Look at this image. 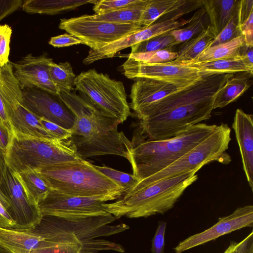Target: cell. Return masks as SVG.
I'll list each match as a JSON object with an SVG mask.
<instances>
[{
  "label": "cell",
  "instance_id": "1",
  "mask_svg": "<svg viewBox=\"0 0 253 253\" xmlns=\"http://www.w3.org/2000/svg\"><path fill=\"white\" fill-rule=\"evenodd\" d=\"M233 74L204 75L196 82L160 99L137 116L136 131L143 138L164 140L209 119L219 90Z\"/></svg>",
  "mask_w": 253,
  "mask_h": 253
},
{
  "label": "cell",
  "instance_id": "2",
  "mask_svg": "<svg viewBox=\"0 0 253 253\" xmlns=\"http://www.w3.org/2000/svg\"><path fill=\"white\" fill-rule=\"evenodd\" d=\"M58 97L74 116L75 123L68 141L80 157L84 160L114 155L127 159L117 121L103 115L75 92H59Z\"/></svg>",
  "mask_w": 253,
  "mask_h": 253
},
{
  "label": "cell",
  "instance_id": "3",
  "mask_svg": "<svg viewBox=\"0 0 253 253\" xmlns=\"http://www.w3.org/2000/svg\"><path fill=\"white\" fill-rule=\"evenodd\" d=\"M217 127L216 125L199 123L164 140H148L135 131L130 141L122 132L133 175L141 180L159 172L202 142Z\"/></svg>",
  "mask_w": 253,
  "mask_h": 253
},
{
  "label": "cell",
  "instance_id": "4",
  "mask_svg": "<svg viewBox=\"0 0 253 253\" xmlns=\"http://www.w3.org/2000/svg\"><path fill=\"white\" fill-rule=\"evenodd\" d=\"M192 170L149 184L138 183L114 202L103 203L105 211L119 219L148 217L172 209L184 191L198 179Z\"/></svg>",
  "mask_w": 253,
  "mask_h": 253
},
{
  "label": "cell",
  "instance_id": "5",
  "mask_svg": "<svg viewBox=\"0 0 253 253\" xmlns=\"http://www.w3.org/2000/svg\"><path fill=\"white\" fill-rule=\"evenodd\" d=\"M51 189L64 194L117 200L124 189L85 160L61 163L38 170Z\"/></svg>",
  "mask_w": 253,
  "mask_h": 253
},
{
  "label": "cell",
  "instance_id": "6",
  "mask_svg": "<svg viewBox=\"0 0 253 253\" xmlns=\"http://www.w3.org/2000/svg\"><path fill=\"white\" fill-rule=\"evenodd\" d=\"M4 159L7 167L16 173L84 160L68 141L33 137L16 132L11 136Z\"/></svg>",
  "mask_w": 253,
  "mask_h": 253
},
{
  "label": "cell",
  "instance_id": "7",
  "mask_svg": "<svg viewBox=\"0 0 253 253\" xmlns=\"http://www.w3.org/2000/svg\"><path fill=\"white\" fill-rule=\"evenodd\" d=\"M74 84L79 95L104 116L121 124L130 115L122 82L90 69L76 76Z\"/></svg>",
  "mask_w": 253,
  "mask_h": 253
},
{
  "label": "cell",
  "instance_id": "8",
  "mask_svg": "<svg viewBox=\"0 0 253 253\" xmlns=\"http://www.w3.org/2000/svg\"><path fill=\"white\" fill-rule=\"evenodd\" d=\"M230 134L231 129L228 125L221 124L207 137L170 165L139 183H154L192 170H199L214 161L228 164L231 158L226 151L231 139Z\"/></svg>",
  "mask_w": 253,
  "mask_h": 253
},
{
  "label": "cell",
  "instance_id": "9",
  "mask_svg": "<svg viewBox=\"0 0 253 253\" xmlns=\"http://www.w3.org/2000/svg\"><path fill=\"white\" fill-rule=\"evenodd\" d=\"M139 23L119 24L93 18L84 15L61 19L60 29L80 40L91 49L97 50L115 41L145 28Z\"/></svg>",
  "mask_w": 253,
  "mask_h": 253
},
{
  "label": "cell",
  "instance_id": "10",
  "mask_svg": "<svg viewBox=\"0 0 253 253\" xmlns=\"http://www.w3.org/2000/svg\"><path fill=\"white\" fill-rule=\"evenodd\" d=\"M106 202L101 198L71 196L50 189L38 207L42 216L88 217L109 214L103 206Z\"/></svg>",
  "mask_w": 253,
  "mask_h": 253
},
{
  "label": "cell",
  "instance_id": "11",
  "mask_svg": "<svg viewBox=\"0 0 253 253\" xmlns=\"http://www.w3.org/2000/svg\"><path fill=\"white\" fill-rule=\"evenodd\" d=\"M124 74L128 79L147 78L169 82L185 87L203 76L195 67L172 62L147 64L127 58L122 65Z\"/></svg>",
  "mask_w": 253,
  "mask_h": 253
},
{
  "label": "cell",
  "instance_id": "12",
  "mask_svg": "<svg viewBox=\"0 0 253 253\" xmlns=\"http://www.w3.org/2000/svg\"><path fill=\"white\" fill-rule=\"evenodd\" d=\"M0 189L10 202L7 211L15 222L14 229L27 230L39 223L42 216L38 205L29 199L16 174L6 165L2 170Z\"/></svg>",
  "mask_w": 253,
  "mask_h": 253
},
{
  "label": "cell",
  "instance_id": "13",
  "mask_svg": "<svg viewBox=\"0 0 253 253\" xmlns=\"http://www.w3.org/2000/svg\"><path fill=\"white\" fill-rule=\"evenodd\" d=\"M253 226V206L239 207L231 214L219 218L211 227L181 241L173 250L175 253H182L234 231Z\"/></svg>",
  "mask_w": 253,
  "mask_h": 253
},
{
  "label": "cell",
  "instance_id": "14",
  "mask_svg": "<svg viewBox=\"0 0 253 253\" xmlns=\"http://www.w3.org/2000/svg\"><path fill=\"white\" fill-rule=\"evenodd\" d=\"M22 91L24 105L34 114L66 129L73 127L74 116L58 96L36 87Z\"/></svg>",
  "mask_w": 253,
  "mask_h": 253
},
{
  "label": "cell",
  "instance_id": "15",
  "mask_svg": "<svg viewBox=\"0 0 253 253\" xmlns=\"http://www.w3.org/2000/svg\"><path fill=\"white\" fill-rule=\"evenodd\" d=\"M52 62L51 58L45 55L34 56L29 54L18 61L10 62L22 90L36 87L58 96L59 91L52 81L49 73V66Z\"/></svg>",
  "mask_w": 253,
  "mask_h": 253
},
{
  "label": "cell",
  "instance_id": "16",
  "mask_svg": "<svg viewBox=\"0 0 253 253\" xmlns=\"http://www.w3.org/2000/svg\"><path fill=\"white\" fill-rule=\"evenodd\" d=\"M182 88L164 81L136 78L131 88L129 107L137 116L148 106Z\"/></svg>",
  "mask_w": 253,
  "mask_h": 253
},
{
  "label": "cell",
  "instance_id": "17",
  "mask_svg": "<svg viewBox=\"0 0 253 253\" xmlns=\"http://www.w3.org/2000/svg\"><path fill=\"white\" fill-rule=\"evenodd\" d=\"M169 31L166 21L158 22L139 31L127 35L97 50L90 49L83 63L88 65L99 60L111 58L120 50Z\"/></svg>",
  "mask_w": 253,
  "mask_h": 253
},
{
  "label": "cell",
  "instance_id": "18",
  "mask_svg": "<svg viewBox=\"0 0 253 253\" xmlns=\"http://www.w3.org/2000/svg\"><path fill=\"white\" fill-rule=\"evenodd\" d=\"M243 168L250 188H253V119L252 114L240 109L236 111L232 124Z\"/></svg>",
  "mask_w": 253,
  "mask_h": 253
},
{
  "label": "cell",
  "instance_id": "19",
  "mask_svg": "<svg viewBox=\"0 0 253 253\" xmlns=\"http://www.w3.org/2000/svg\"><path fill=\"white\" fill-rule=\"evenodd\" d=\"M22 103V89L10 62L0 67V122L8 130L11 128L7 113Z\"/></svg>",
  "mask_w": 253,
  "mask_h": 253
},
{
  "label": "cell",
  "instance_id": "20",
  "mask_svg": "<svg viewBox=\"0 0 253 253\" xmlns=\"http://www.w3.org/2000/svg\"><path fill=\"white\" fill-rule=\"evenodd\" d=\"M13 132L44 139H54L40 122V118L20 104L7 113Z\"/></svg>",
  "mask_w": 253,
  "mask_h": 253
},
{
  "label": "cell",
  "instance_id": "21",
  "mask_svg": "<svg viewBox=\"0 0 253 253\" xmlns=\"http://www.w3.org/2000/svg\"><path fill=\"white\" fill-rule=\"evenodd\" d=\"M43 240L26 230L0 228V247L11 253H30L40 248Z\"/></svg>",
  "mask_w": 253,
  "mask_h": 253
},
{
  "label": "cell",
  "instance_id": "22",
  "mask_svg": "<svg viewBox=\"0 0 253 253\" xmlns=\"http://www.w3.org/2000/svg\"><path fill=\"white\" fill-rule=\"evenodd\" d=\"M240 0H202L210 21V28L216 37L239 8Z\"/></svg>",
  "mask_w": 253,
  "mask_h": 253
},
{
  "label": "cell",
  "instance_id": "23",
  "mask_svg": "<svg viewBox=\"0 0 253 253\" xmlns=\"http://www.w3.org/2000/svg\"><path fill=\"white\" fill-rule=\"evenodd\" d=\"M97 0H26L22 8L31 14L55 15L71 11L87 3L95 4Z\"/></svg>",
  "mask_w": 253,
  "mask_h": 253
},
{
  "label": "cell",
  "instance_id": "24",
  "mask_svg": "<svg viewBox=\"0 0 253 253\" xmlns=\"http://www.w3.org/2000/svg\"><path fill=\"white\" fill-rule=\"evenodd\" d=\"M244 44L243 36L241 35L229 42L210 46L193 60L180 64L188 65L236 57L240 56V48Z\"/></svg>",
  "mask_w": 253,
  "mask_h": 253
},
{
  "label": "cell",
  "instance_id": "25",
  "mask_svg": "<svg viewBox=\"0 0 253 253\" xmlns=\"http://www.w3.org/2000/svg\"><path fill=\"white\" fill-rule=\"evenodd\" d=\"M252 75L243 73L227 80L216 95L213 109L223 108L240 96L250 87Z\"/></svg>",
  "mask_w": 253,
  "mask_h": 253
},
{
  "label": "cell",
  "instance_id": "26",
  "mask_svg": "<svg viewBox=\"0 0 253 253\" xmlns=\"http://www.w3.org/2000/svg\"><path fill=\"white\" fill-rule=\"evenodd\" d=\"M215 38L210 25L206 30L184 42L179 51L177 52V58L171 62L180 63L193 60L210 47Z\"/></svg>",
  "mask_w": 253,
  "mask_h": 253
},
{
  "label": "cell",
  "instance_id": "27",
  "mask_svg": "<svg viewBox=\"0 0 253 253\" xmlns=\"http://www.w3.org/2000/svg\"><path fill=\"white\" fill-rule=\"evenodd\" d=\"M198 69L203 76L217 74L249 73L253 75V68L247 66L241 57L188 65Z\"/></svg>",
  "mask_w": 253,
  "mask_h": 253
},
{
  "label": "cell",
  "instance_id": "28",
  "mask_svg": "<svg viewBox=\"0 0 253 253\" xmlns=\"http://www.w3.org/2000/svg\"><path fill=\"white\" fill-rule=\"evenodd\" d=\"M15 173L29 199L37 205L51 189L38 170Z\"/></svg>",
  "mask_w": 253,
  "mask_h": 253
},
{
  "label": "cell",
  "instance_id": "29",
  "mask_svg": "<svg viewBox=\"0 0 253 253\" xmlns=\"http://www.w3.org/2000/svg\"><path fill=\"white\" fill-rule=\"evenodd\" d=\"M210 25L208 13L205 7L202 6L189 18V21L185 27L172 30L170 33L176 41L180 43L197 36L206 30Z\"/></svg>",
  "mask_w": 253,
  "mask_h": 253
},
{
  "label": "cell",
  "instance_id": "30",
  "mask_svg": "<svg viewBox=\"0 0 253 253\" xmlns=\"http://www.w3.org/2000/svg\"><path fill=\"white\" fill-rule=\"evenodd\" d=\"M146 3V0L134 5L102 14L91 15L95 19L119 24L138 23Z\"/></svg>",
  "mask_w": 253,
  "mask_h": 253
},
{
  "label": "cell",
  "instance_id": "31",
  "mask_svg": "<svg viewBox=\"0 0 253 253\" xmlns=\"http://www.w3.org/2000/svg\"><path fill=\"white\" fill-rule=\"evenodd\" d=\"M49 73L52 81L59 92H70L74 89L76 76L70 63L56 64L52 62L49 66Z\"/></svg>",
  "mask_w": 253,
  "mask_h": 253
},
{
  "label": "cell",
  "instance_id": "32",
  "mask_svg": "<svg viewBox=\"0 0 253 253\" xmlns=\"http://www.w3.org/2000/svg\"><path fill=\"white\" fill-rule=\"evenodd\" d=\"M177 0H146V3L138 23L148 27L167 13Z\"/></svg>",
  "mask_w": 253,
  "mask_h": 253
},
{
  "label": "cell",
  "instance_id": "33",
  "mask_svg": "<svg viewBox=\"0 0 253 253\" xmlns=\"http://www.w3.org/2000/svg\"><path fill=\"white\" fill-rule=\"evenodd\" d=\"M179 44L170 32L139 42L131 46L130 53H139L171 48Z\"/></svg>",
  "mask_w": 253,
  "mask_h": 253
},
{
  "label": "cell",
  "instance_id": "34",
  "mask_svg": "<svg viewBox=\"0 0 253 253\" xmlns=\"http://www.w3.org/2000/svg\"><path fill=\"white\" fill-rule=\"evenodd\" d=\"M124 57L147 64H159L173 61L177 58V52L163 49L144 53H129L124 55Z\"/></svg>",
  "mask_w": 253,
  "mask_h": 253
},
{
  "label": "cell",
  "instance_id": "35",
  "mask_svg": "<svg viewBox=\"0 0 253 253\" xmlns=\"http://www.w3.org/2000/svg\"><path fill=\"white\" fill-rule=\"evenodd\" d=\"M94 166L98 170L122 188L125 193L132 189L140 181L133 174H128L104 166Z\"/></svg>",
  "mask_w": 253,
  "mask_h": 253
},
{
  "label": "cell",
  "instance_id": "36",
  "mask_svg": "<svg viewBox=\"0 0 253 253\" xmlns=\"http://www.w3.org/2000/svg\"><path fill=\"white\" fill-rule=\"evenodd\" d=\"M202 6V0H177L174 6L157 21L161 22L169 20H177L183 15Z\"/></svg>",
  "mask_w": 253,
  "mask_h": 253
},
{
  "label": "cell",
  "instance_id": "37",
  "mask_svg": "<svg viewBox=\"0 0 253 253\" xmlns=\"http://www.w3.org/2000/svg\"><path fill=\"white\" fill-rule=\"evenodd\" d=\"M238 10L239 8L225 27L216 37L210 46L229 42L242 35L239 23Z\"/></svg>",
  "mask_w": 253,
  "mask_h": 253
},
{
  "label": "cell",
  "instance_id": "38",
  "mask_svg": "<svg viewBox=\"0 0 253 253\" xmlns=\"http://www.w3.org/2000/svg\"><path fill=\"white\" fill-rule=\"evenodd\" d=\"M141 0H97L93 10L96 14H102L128 7L139 2Z\"/></svg>",
  "mask_w": 253,
  "mask_h": 253
},
{
  "label": "cell",
  "instance_id": "39",
  "mask_svg": "<svg viewBox=\"0 0 253 253\" xmlns=\"http://www.w3.org/2000/svg\"><path fill=\"white\" fill-rule=\"evenodd\" d=\"M12 30L8 25H0V67L10 62V42Z\"/></svg>",
  "mask_w": 253,
  "mask_h": 253
},
{
  "label": "cell",
  "instance_id": "40",
  "mask_svg": "<svg viewBox=\"0 0 253 253\" xmlns=\"http://www.w3.org/2000/svg\"><path fill=\"white\" fill-rule=\"evenodd\" d=\"M40 122L53 138L64 141H68L70 138L71 129H66L43 118H40Z\"/></svg>",
  "mask_w": 253,
  "mask_h": 253
},
{
  "label": "cell",
  "instance_id": "41",
  "mask_svg": "<svg viewBox=\"0 0 253 253\" xmlns=\"http://www.w3.org/2000/svg\"><path fill=\"white\" fill-rule=\"evenodd\" d=\"M223 253H253V231L240 242H231Z\"/></svg>",
  "mask_w": 253,
  "mask_h": 253
},
{
  "label": "cell",
  "instance_id": "42",
  "mask_svg": "<svg viewBox=\"0 0 253 253\" xmlns=\"http://www.w3.org/2000/svg\"><path fill=\"white\" fill-rule=\"evenodd\" d=\"M167 222L160 221L152 240V253H164L165 249V235Z\"/></svg>",
  "mask_w": 253,
  "mask_h": 253
},
{
  "label": "cell",
  "instance_id": "43",
  "mask_svg": "<svg viewBox=\"0 0 253 253\" xmlns=\"http://www.w3.org/2000/svg\"><path fill=\"white\" fill-rule=\"evenodd\" d=\"M49 44L55 47H63L82 43V42L70 35L65 34L52 37Z\"/></svg>",
  "mask_w": 253,
  "mask_h": 253
},
{
  "label": "cell",
  "instance_id": "44",
  "mask_svg": "<svg viewBox=\"0 0 253 253\" xmlns=\"http://www.w3.org/2000/svg\"><path fill=\"white\" fill-rule=\"evenodd\" d=\"M21 0H0V21L21 7Z\"/></svg>",
  "mask_w": 253,
  "mask_h": 253
},
{
  "label": "cell",
  "instance_id": "45",
  "mask_svg": "<svg viewBox=\"0 0 253 253\" xmlns=\"http://www.w3.org/2000/svg\"><path fill=\"white\" fill-rule=\"evenodd\" d=\"M244 44L253 47V12L240 26Z\"/></svg>",
  "mask_w": 253,
  "mask_h": 253
},
{
  "label": "cell",
  "instance_id": "46",
  "mask_svg": "<svg viewBox=\"0 0 253 253\" xmlns=\"http://www.w3.org/2000/svg\"><path fill=\"white\" fill-rule=\"evenodd\" d=\"M252 12H253V0H240L238 10L240 27Z\"/></svg>",
  "mask_w": 253,
  "mask_h": 253
},
{
  "label": "cell",
  "instance_id": "47",
  "mask_svg": "<svg viewBox=\"0 0 253 253\" xmlns=\"http://www.w3.org/2000/svg\"><path fill=\"white\" fill-rule=\"evenodd\" d=\"M15 222L10 215L0 204V228L5 229H14Z\"/></svg>",
  "mask_w": 253,
  "mask_h": 253
},
{
  "label": "cell",
  "instance_id": "48",
  "mask_svg": "<svg viewBox=\"0 0 253 253\" xmlns=\"http://www.w3.org/2000/svg\"><path fill=\"white\" fill-rule=\"evenodd\" d=\"M253 47L246 45L245 44L241 47L240 56L244 63L249 67L253 68Z\"/></svg>",
  "mask_w": 253,
  "mask_h": 253
},
{
  "label": "cell",
  "instance_id": "49",
  "mask_svg": "<svg viewBox=\"0 0 253 253\" xmlns=\"http://www.w3.org/2000/svg\"><path fill=\"white\" fill-rule=\"evenodd\" d=\"M0 204H1L6 210H7L10 208V204L9 199L0 189Z\"/></svg>",
  "mask_w": 253,
  "mask_h": 253
},
{
  "label": "cell",
  "instance_id": "50",
  "mask_svg": "<svg viewBox=\"0 0 253 253\" xmlns=\"http://www.w3.org/2000/svg\"><path fill=\"white\" fill-rule=\"evenodd\" d=\"M5 165L4 159V152L0 149V186L1 182L2 173Z\"/></svg>",
  "mask_w": 253,
  "mask_h": 253
},
{
  "label": "cell",
  "instance_id": "51",
  "mask_svg": "<svg viewBox=\"0 0 253 253\" xmlns=\"http://www.w3.org/2000/svg\"><path fill=\"white\" fill-rule=\"evenodd\" d=\"M0 253H11L3 248L0 247Z\"/></svg>",
  "mask_w": 253,
  "mask_h": 253
}]
</instances>
